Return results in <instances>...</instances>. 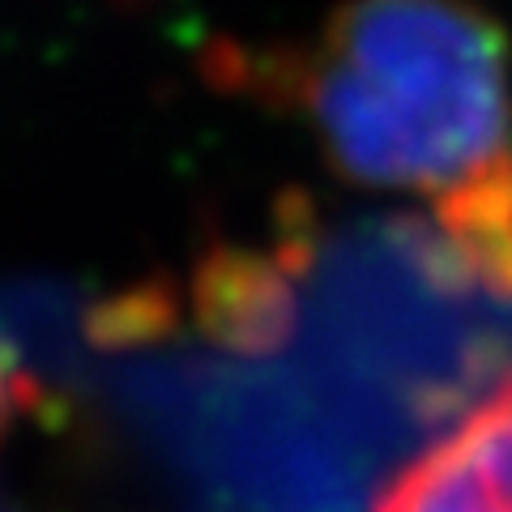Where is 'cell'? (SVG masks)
I'll return each instance as SVG.
<instances>
[{
	"label": "cell",
	"mask_w": 512,
	"mask_h": 512,
	"mask_svg": "<svg viewBox=\"0 0 512 512\" xmlns=\"http://www.w3.org/2000/svg\"><path fill=\"white\" fill-rule=\"evenodd\" d=\"M214 73L359 188L444 201L508 146V35L474 0H342L308 39L231 47Z\"/></svg>",
	"instance_id": "1"
},
{
	"label": "cell",
	"mask_w": 512,
	"mask_h": 512,
	"mask_svg": "<svg viewBox=\"0 0 512 512\" xmlns=\"http://www.w3.org/2000/svg\"><path fill=\"white\" fill-rule=\"evenodd\" d=\"M372 512H512V376L406 461Z\"/></svg>",
	"instance_id": "3"
},
{
	"label": "cell",
	"mask_w": 512,
	"mask_h": 512,
	"mask_svg": "<svg viewBox=\"0 0 512 512\" xmlns=\"http://www.w3.org/2000/svg\"><path fill=\"white\" fill-rule=\"evenodd\" d=\"M320 235L303 205L278 210L261 244L218 239L192 269V316L205 342L235 355H269L295 333L299 286L308 282Z\"/></svg>",
	"instance_id": "2"
},
{
	"label": "cell",
	"mask_w": 512,
	"mask_h": 512,
	"mask_svg": "<svg viewBox=\"0 0 512 512\" xmlns=\"http://www.w3.org/2000/svg\"><path fill=\"white\" fill-rule=\"evenodd\" d=\"M431 244L453 282L512 303V141L487 171L436 201Z\"/></svg>",
	"instance_id": "4"
}]
</instances>
